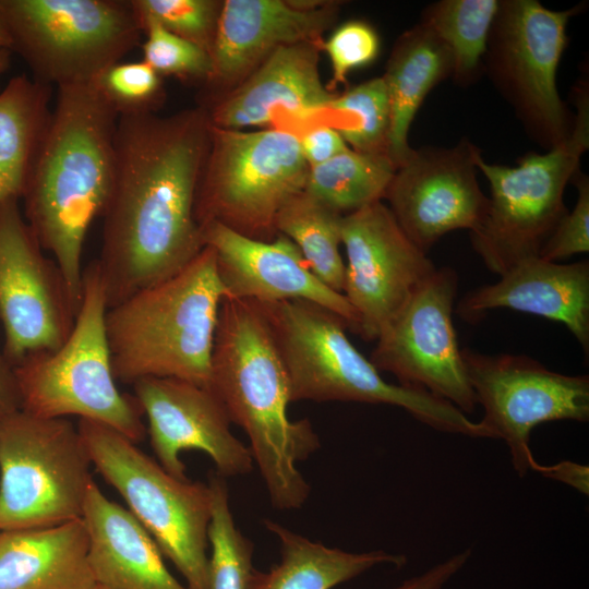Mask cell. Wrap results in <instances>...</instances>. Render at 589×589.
I'll return each mask as SVG.
<instances>
[{"instance_id": "603a6c76", "label": "cell", "mask_w": 589, "mask_h": 589, "mask_svg": "<svg viewBox=\"0 0 589 589\" xmlns=\"http://www.w3.org/2000/svg\"><path fill=\"white\" fill-rule=\"evenodd\" d=\"M82 519L89 566L100 589H189L168 570L147 530L95 481L87 490Z\"/></svg>"}, {"instance_id": "4316f807", "label": "cell", "mask_w": 589, "mask_h": 589, "mask_svg": "<svg viewBox=\"0 0 589 589\" xmlns=\"http://www.w3.org/2000/svg\"><path fill=\"white\" fill-rule=\"evenodd\" d=\"M52 87L26 74L0 91V202L20 200L51 112Z\"/></svg>"}, {"instance_id": "7a4b0ae2", "label": "cell", "mask_w": 589, "mask_h": 589, "mask_svg": "<svg viewBox=\"0 0 589 589\" xmlns=\"http://www.w3.org/2000/svg\"><path fill=\"white\" fill-rule=\"evenodd\" d=\"M117 121L94 82L57 88L21 197L27 224L60 267L79 309L86 236L111 193Z\"/></svg>"}, {"instance_id": "7bdbcfd3", "label": "cell", "mask_w": 589, "mask_h": 589, "mask_svg": "<svg viewBox=\"0 0 589 589\" xmlns=\"http://www.w3.org/2000/svg\"><path fill=\"white\" fill-rule=\"evenodd\" d=\"M11 53L9 49H0V79L9 68Z\"/></svg>"}, {"instance_id": "d6a6232c", "label": "cell", "mask_w": 589, "mask_h": 589, "mask_svg": "<svg viewBox=\"0 0 589 589\" xmlns=\"http://www.w3.org/2000/svg\"><path fill=\"white\" fill-rule=\"evenodd\" d=\"M93 82L118 117L156 113L163 103L161 76L142 59L116 62Z\"/></svg>"}, {"instance_id": "b9f144b4", "label": "cell", "mask_w": 589, "mask_h": 589, "mask_svg": "<svg viewBox=\"0 0 589 589\" xmlns=\"http://www.w3.org/2000/svg\"><path fill=\"white\" fill-rule=\"evenodd\" d=\"M0 49H9L11 51V40L1 17H0Z\"/></svg>"}, {"instance_id": "cb8c5ba5", "label": "cell", "mask_w": 589, "mask_h": 589, "mask_svg": "<svg viewBox=\"0 0 589 589\" xmlns=\"http://www.w3.org/2000/svg\"><path fill=\"white\" fill-rule=\"evenodd\" d=\"M0 589H97L83 519L0 530Z\"/></svg>"}, {"instance_id": "ba28073f", "label": "cell", "mask_w": 589, "mask_h": 589, "mask_svg": "<svg viewBox=\"0 0 589 589\" xmlns=\"http://www.w3.org/2000/svg\"><path fill=\"white\" fill-rule=\"evenodd\" d=\"M309 168L293 133L211 124L195 197L196 221L200 227L216 221L249 238L271 241L277 236L280 209L304 191Z\"/></svg>"}, {"instance_id": "e575fe53", "label": "cell", "mask_w": 589, "mask_h": 589, "mask_svg": "<svg viewBox=\"0 0 589 589\" xmlns=\"http://www.w3.org/2000/svg\"><path fill=\"white\" fill-rule=\"evenodd\" d=\"M141 27L145 37L141 45L142 60L161 77L176 76L208 82L213 62L206 50L154 22H144Z\"/></svg>"}, {"instance_id": "9a60e30c", "label": "cell", "mask_w": 589, "mask_h": 589, "mask_svg": "<svg viewBox=\"0 0 589 589\" xmlns=\"http://www.w3.org/2000/svg\"><path fill=\"white\" fill-rule=\"evenodd\" d=\"M456 292L455 271L436 268L380 334L370 361L400 385L425 389L471 413L478 404L453 325Z\"/></svg>"}, {"instance_id": "1f68e13d", "label": "cell", "mask_w": 589, "mask_h": 589, "mask_svg": "<svg viewBox=\"0 0 589 589\" xmlns=\"http://www.w3.org/2000/svg\"><path fill=\"white\" fill-rule=\"evenodd\" d=\"M327 109L354 116L353 123L337 128L353 149L363 153H387L390 104L383 77L353 86L329 103Z\"/></svg>"}, {"instance_id": "5bb4252c", "label": "cell", "mask_w": 589, "mask_h": 589, "mask_svg": "<svg viewBox=\"0 0 589 589\" xmlns=\"http://www.w3.org/2000/svg\"><path fill=\"white\" fill-rule=\"evenodd\" d=\"M77 312L60 267L45 254L19 200L0 202V324L8 361L14 366L31 353L60 347Z\"/></svg>"}, {"instance_id": "30bf717a", "label": "cell", "mask_w": 589, "mask_h": 589, "mask_svg": "<svg viewBox=\"0 0 589 589\" xmlns=\"http://www.w3.org/2000/svg\"><path fill=\"white\" fill-rule=\"evenodd\" d=\"M0 17L31 77L57 88L93 82L143 36L131 0H0Z\"/></svg>"}, {"instance_id": "8992f818", "label": "cell", "mask_w": 589, "mask_h": 589, "mask_svg": "<svg viewBox=\"0 0 589 589\" xmlns=\"http://www.w3.org/2000/svg\"><path fill=\"white\" fill-rule=\"evenodd\" d=\"M105 288L94 263L84 267L82 299L73 328L55 350L39 351L13 366L21 410L44 419L105 424L139 443L146 428L135 398L121 393L106 334Z\"/></svg>"}, {"instance_id": "e0dca14e", "label": "cell", "mask_w": 589, "mask_h": 589, "mask_svg": "<svg viewBox=\"0 0 589 589\" xmlns=\"http://www.w3.org/2000/svg\"><path fill=\"white\" fill-rule=\"evenodd\" d=\"M479 148L467 140L456 146L422 147L395 171L385 197L406 236L425 254L446 233L476 231L489 197L477 181Z\"/></svg>"}, {"instance_id": "d590c367", "label": "cell", "mask_w": 589, "mask_h": 589, "mask_svg": "<svg viewBox=\"0 0 589 589\" xmlns=\"http://www.w3.org/2000/svg\"><path fill=\"white\" fill-rule=\"evenodd\" d=\"M332 63L330 88L346 82L348 74L370 64L380 50V39L374 28L363 21H348L337 27L322 44Z\"/></svg>"}, {"instance_id": "7402d4cb", "label": "cell", "mask_w": 589, "mask_h": 589, "mask_svg": "<svg viewBox=\"0 0 589 589\" xmlns=\"http://www.w3.org/2000/svg\"><path fill=\"white\" fill-rule=\"evenodd\" d=\"M321 40L281 46L268 55L211 112L214 127L241 130L271 122L277 108L300 118L326 110L337 94L318 72Z\"/></svg>"}, {"instance_id": "60d3db41", "label": "cell", "mask_w": 589, "mask_h": 589, "mask_svg": "<svg viewBox=\"0 0 589 589\" xmlns=\"http://www.w3.org/2000/svg\"><path fill=\"white\" fill-rule=\"evenodd\" d=\"M21 409L12 364L0 349V420Z\"/></svg>"}, {"instance_id": "277c9868", "label": "cell", "mask_w": 589, "mask_h": 589, "mask_svg": "<svg viewBox=\"0 0 589 589\" xmlns=\"http://www.w3.org/2000/svg\"><path fill=\"white\" fill-rule=\"evenodd\" d=\"M255 303L284 362L291 401L386 404L436 431L493 437L481 421L425 389L386 382L352 345L347 323L334 312L303 300Z\"/></svg>"}, {"instance_id": "44dd1931", "label": "cell", "mask_w": 589, "mask_h": 589, "mask_svg": "<svg viewBox=\"0 0 589 589\" xmlns=\"http://www.w3.org/2000/svg\"><path fill=\"white\" fill-rule=\"evenodd\" d=\"M512 309L563 323L589 352V262L519 261L491 285L468 292L455 312L469 323L491 310Z\"/></svg>"}, {"instance_id": "f546056e", "label": "cell", "mask_w": 589, "mask_h": 589, "mask_svg": "<svg viewBox=\"0 0 589 589\" xmlns=\"http://www.w3.org/2000/svg\"><path fill=\"white\" fill-rule=\"evenodd\" d=\"M500 0H442L422 13L426 24L447 46L452 76L461 85L477 82L484 72V59Z\"/></svg>"}, {"instance_id": "52a82bcc", "label": "cell", "mask_w": 589, "mask_h": 589, "mask_svg": "<svg viewBox=\"0 0 589 589\" xmlns=\"http://www.w3.org/2000/svg\"><path fill=\"white\" fill-rule=\"evenodd\" d=\"M79 432L92 465L124 500L189 589H208V484L181 480L113 429L80 419Z\"/></svg>"}, {"instance_id": "7c38bea8", "label": "cell", "mask_w": 589, "mask_h": 589, "mask_svg": "<svg viewBox=\"0 0 589 589\" xmlns=\"http://www.w3.org/2000/svg\"><path fill=\"white\" fill-rule=\"evenodd\" d=\"M577 10L553 11L536 0H502L489 36L484 71L529 135L546 149L566 141L573 130L556 74L568 39L566 27Z\"/></svg>"}, {"instance_id": "9c48e42d", "label": "cell", "mask_w": 589, "mask_h": 589, "mask_svg": "<svg viewBox=\"0 0 589 589\" xmlns=\"http://www.w3.org/2000/svg\"><path fill=\"white\" fill-rule=\"evenodd\" d=\"M575 100L578 112L570 135L546 153H528L517 167L488 164L481 154L476 158L490 183L491 197L484 221L470 232L471 244L495 274L538 256L567 212L564 190L589 146V101L584 85Z\"/></svg>"}, {"instance_id": "f1b7e54d", "label": "cell", "mask_w": 589, "mask_h": 589, "mask_svg": "<svg viewBox=\"0 0 589 589\" xmlns=\"http://www.w3.org/2000/svg\"><path fill=\"white\" fill-rule=\"evenodd\" d=\"M396 169L385 152L363 153L348 148L310 167L304 192L340 214H349L382 201Z\"/></svg>"}, {"instance_id": "d4e9b609", "label": "cell", "mask_w": 589, "mask_h": 589, "mask_svg": "<svg viewBox=\"0 0 589 589\" xmlns=\"http://www.w3.org/2000/svg\"><path fill=\"white\" fill-rule=\"evenodd\" d=\"M452 70L449 49L426 24L418 23L397 39L382 76L390 104L387 155L396 168L414 152L408 135L424 98Z\"/></svg>"}, {"instance_id": "3957f363", "label": "cell", "mask_w": 589, "mask_h": 589, "mask_svg": "<svg viewBox=\"0 0 589 589\" xmlns=\"http://www.w3.org/2000/svg\"><path fill=\"white\" fill-rule=\"evenodd\" d=\"M209 387L231 422L245 432L272 505L278 509L301 507L311 486L298 464L320 447V440L308 419L291 420L288 416V375L255 302L223 299Z\"/></svg>"}, {"instance_id": "8d00e7d4", "label": "cell", "mask_w": 589, "mask_h": 589, "mask_svg": "<svg viewBox=\"0 0 589 589\" xmlns=\"http://www.w3.org/2000/svg\"><path fill=\"white\" fill-rule=\"evenodd\" d=\"M572 180L578 191L576 204L560 219L538 255L548 262L589 251V180L579 170Z\"/></svg>"}, {"instance_id": "4fadbf2b", "label": "cell", "mask_w": 589, "mask_h": 589, "mask_svg": "<svg viewBox=\"0 0 589 589\" xmlns=\"http://www.w3.org/2000/svg\"><path fill=\"white\" fill-rule=\"evenodd\" d=\"M461 356L477 404L484 410L481 422L506 443L520 478L534 460L529 441L537 425L588 421V375L562 374L524 354L490 356L464 348Z\"/></svg>"}, {"instance_id": "836d02e7", "label": "cell", "mask_w": 589, "mask_h": 589, "mask_svg": "<svg viewBox=\"0 0 589 589\" xmlns=\"http://www.w3.org/2000/svg\"><path fill=\"white\" fill-rule=\"evenodd\" d=\"M140 21L154 22L211 55L223 2L215 0H131Z\"/></svg>"}, {"instance_id": "d6986e66", "label": "cell", "mask_w": 589, "mask_h": 589, "mask_svg": "<svg viewBox=\"0 0 589 589\" xmlns=\"http://www.w3.org/2000/svg\"><path fill=\"white\" fill-rule=\"evenodd\" d=\"M204 247L213 250L225 298L254 302L303 300L318 304L357 333L359 317L348 300L310 269L297 245L277 235L271 241L249 238L223 224L201 226Z\"/></svg>"}, {"instance_id": "ac0fdd59", "label": "cell", "mask_w": 589, "mask_h": 589, "mask_svg": "<svg viewBox=\"0 0 589 589\" xmlns=\"http://www.w3.org/2000/svg\"><path fill=\"white\" fill-rule=\"evenodd\" d=\"M134 398L148 422L151 447L171 476L185 480L180 455L185 449L207 454L216 473L227 478L250 472L251 450L230 430L231 419L208 386L176 377H143L132 384Z\"/></svg>"}, {"instance_id": "ffe728a7", "label": "cell", "mask_w": 589, "mask_h": 589, "mask_svg": "<svg viewBox=\"0 0 589 589\" xmlns=\"http://www.w3.org/2000/svg\"><path fill=\"white\" fill-rule=\"evenodd\" d=\"M335 15L333 4L304 8L280 0L223 1L208 82L230 86L243 81L277 48L321 40Z\"/></svg>"}, {"instance_id": "4dcf8cb0", "label": "cell", "mask_w": 589, "mask_h": 589, "mask_svg": "<svg viewBox=\"0 0 589 589\" xmlns=\"http://www.w3.org/2000/svg\"><path fill=\"white\" fill-rule=\"evenodd\" d=\"M226 478L214 472L208 480L212 516L208 543V589H248L254 546L237 528L230 506Z\"/></svg>"}, {"instance_id": "5b68a950", "label": "cell", "mask_w": 589, "mask_h": 589, "mask_svg": "<svg viewBox=\"0 0 589 589\" xmlns=\"http://www.w3.org/2000/svg\"><path fill=\"white\" fill-rule=\"evenodd\" d=\"M225 290L214 252L204 247L176 275L107 309L105 324L116 381L176 377L208 386Z\"/></svg>"}, {"instance_id": "8fae6325", "label": "cell", "mask_w": 589, "mask_h": 589, "mask_svg": "<svg viewBox=\"0 0 589 589\" xmlns=\"http://www.w3.org/2000/svg\"><path fill=\"white\" fill-rule=\"evenodd\" d=\"M77 426L17 410L0 420V530L82 518L94 481Z\"/></svg>"}, {"instance_id": "6da1fadb", "label": "cell", "mask_w": 589, "mask_h": 589, "mask_svg": "<svg viewBox=\"0 0 589 589\" xmlns=\"http://www.w3.org/2000/svg\"><path fill=\"white\" fill-rule=\"evenodd\" d=\"M211 140L204 109L119 116L94 261L108 308L179 273L204 249L195 197Z\"/></svg>"}, {"instance_id": "83f0119b", "label": "cell", "mask_w": 589, "mask_h": 589, "mask_svg": "<svg viewBox=\"0 0 589 589\" xmlns=\"http://www.w3.org/2000/svg\"><path fill=\"white\" fill-rule=\"evenodd\" d=\"M342 214L302 191L280 209L277 235L290 239L312 273L327 287L342 293L345 262L340 255Z\"/></svg>"}, {"instance_id": "f35d334b", "label": "cell", "mask_w": 589, "mask_h": 589, "mask_svg": "<svg viewBox=\"0 0 589 589\" xmlns=\"http://www.w3.org/2000/svg\"><path fill=\"white\" fill-rule=\"evenodd\" d=\"M471 556V550L460 551L424 573L413 576L395 589H442L464 566Z\"/></svg>"}, {"instance_id": "484cf974", "label": "cell", "mask_w": 589, "mask_h": 589, "mask_svg": "<svg viewBox=\"0 0 589 589\" xmlns=\"http://www.w3.org/2000/svg\"><path fill=\"white\" fill-rule=\"evenodd\" d=\"M264 525L279 539L280 562L268 572L254 569L248 589H332L377 565L400 568L407 562L404 554L383 550L352 553L329 548L271 519Z\"/></svg>"}, {"instance_id": "2e32d148", "label": "cell", "mask_w": 589, "mask_h": 589, "mask_svg": "<svg viewBox=\"0 0 589 589\" xmlns=\"http://www.w3.org/2000/svg\"><path fill=\"white\" fill-rule=\"evenodd\" d=\"M346 297L359 334L376 340L436 267L402 231L382 201L342 216Z\"/></svg>"}, {"instance_id": "ee69618b", "label": "cell", "mask_w": 589, "mask_h": 589, "mask_svg": "<svg viewBox=\"0 0 589 589\" xmlns=\"http://www.w3.org/2000/svg\"><path fill=\"white\" fill-rule=\"evenodd\" d=\"M97 589H100L99 587H97Z\"/></svg>"}, {"instance_id": "74e56055", "label": "cell", "mask_w": 589, "mask_h": 589, "mask_svg": "<svg viewBox=\"0 0 589 589\" xmlns=\"http://www.w3.org/2000/svg\"><path fill=\"white\" fill-rule=\"evenodd\" d=\"M299 140L309 167L321 165L349 148L338 130L328 125L314 128Z\"/></svg>"}, {"instance_id": "ab89813d", "label": "cell", "mask_w": 589, "mask_h": 589, "mask_svg": "<svg viewBox=\"0 0 589 589\" xmlns=\"http://www.w3.org/2000/svg\"><path fill=\"white\" fill-rule=\"evenodd\" d=\"M533 470L544 478L567 484L581 494H589V467L570 460H562L554 465H541L536 459L530 464Z\"/></svg>"}]
</instances>
